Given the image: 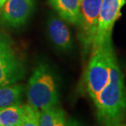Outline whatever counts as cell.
Instances as JSON below:
<instances>
[{
    "mask_svg": "<svg viewBox=\"0 0 126 126\" xmlns=\"http://www.w3.org/2000/svg\"><path fill=\"white\" fill-rule=\"evenodd\" d=\"M99 122L103 126H119L126 115L124 77L115 53L111 56L109 79L94 102Z\"/></svg>",
    "mask_w": 126,
    "mask_h": 126,
    "instance_id": "1",
    "label": "cell"
},
{
    "mask_svg": "<svg viewBox=\"0 0 126 126\" xmlns=\"http://www.w3.org/2000/svg\"><path fill=\"white\" fill-rule=\"evenodd\" d=\"M103 0H81L78 38L84 54L91 50L94 39Z\"/></svg>",
    "mask_w": 126,
    "mask_h": 126,
    "instance_id": "6",
    "label": "cell"
},
{
    "mask_svg": "<svg viewBox=\"0 0 126 126\" xmlns=\"http://www.w3.org/2000/svg\"><path fill=\"white\" fill-rule=\"evenodd\" d=\"M47 34L55 47L59 50L68 51L73 47V39L66 22L59 16L51 14L48 18Z\"/></svg>",
    "mask_w": 126,
    "mask_h": 126,
    "instance_id": "8",
    "label": "cell"
},
{
    "mask_svg": "<svg viewBox=\"0 0 126 126\" xmlns=\"http://www.w3.org/2000/svg\"><path fill=\"white\" fill-rule=\"evenodd\" d=\"M7 0H0V8H2V6L4 5V3L6 2Z\"/></svg>",
    "mask_w": 126,
    "mask_h": 126,
    "instance_id": "15",
    "label": "cell"
},
{
    "mask_svg": "<svg viewBox=\"0 0 126 126\" xmlns=\"http://www.w3.org/2000/svg\"><path fill=\"white\" fill-rule=\"evenodd\" d=\"M113 54L111 42L91 50V56L85 72V85L88 94L93 102L108 81Z\"/></svg>",
    "mask_w": 126,
    "mask_h": 126,
    "instance_id": "3",
    "label": "cell"
},
{
    "mask_svg": "<svg viewBox=\"0 0 126 126\" xmlns=\"http://www.w3.org/2000/svg\"><path fill=\"white\" fill-rule=\"evenodd\" d=\"M125 3L126 0H103L91 50L111 42L112 29L121 15V8Z\"/></svg>",
    "mask_w": 126,
    "mask_h": 126,
    "instance_id": "5",
    "label": "cell"
},
{
    "mask_svg": "<svg viewBox=\"0 0 126 126\" xmlns=\"http://www.w3.org/2000/svg\"><path fill=\"white\" fill-rule=\"evenodd\" d=\"M50 6L65 22L78 25L80 22L81 0H49Z\"/></svg>",
    "mask_w": 126,
    "mask_h": 126,
    "instance_id": "9",
    "label": "cell"
},
{
    "mask_svg": "<svg viewBox=\"0 0 126 126\" xmlns=\"http://www.w3.org/2000/svg\"><path fill=\"white\" fill-rule=\"evenodd\" d=\"M24 104H15L0 109V126H19L23 116Z\"/></svg>",
    "mask_w": 126,
    "mask_h": 126,
    "instance_id": "12",
    "label": "cell"
},
{
    "mask_svg": "<svg viewBox=\"0 0 126 126\" xmlns=\"http://www.w3.org/2000/svg\"><path fill=\"white\" fill-rule=\"evenodd\" d=\"M25 87L22 85L13 84L0 87V109L22 103Z\"/></svg>",
    "mask_w": 126,
    "mask_h": 126,
    "instance_id": "11",
    "label": "cell"
},
{
    "mask_svg": "<svg viewBox=\"0 0 126 126\" xmlns=\"http://www.w3.org/2000/svg\"><path fill=\"white\" fill-rule=\"evenodd\" d=\"M33 6V0H7L2 6L0 23L12 29L25 25L32 14Z\"/></svg>",
    "mask_w": 126,
    "mask_h": 126,
    "instance_id": "7",
    "label": "cell"
},
{
    "mask_svg": "<svg viewBox=\"0 0 126 126\" xmlns=\"http://www.w3.org/2000/svg\"><path fill=\"white\" fill-rule=\"evenodd\" d=\"M25 76V67L10 37L0 34V87L16 84Z\"/></svg>",
    "mask_w": 126,
    "mask_h": 126,
    "instance_id": "4",
    "label": "cell"
},
{
    "mask_svg": "<svg viewBox=\"0 0 126 126\" xmlns=\"http://www.w3.org/2000/svg\"><path fill=\"white\" fill-rule=\"evenodd\" d=\"M28 103L41 110L58 105L59 87L54 72L47 63H38L26 87Z\"/></svg>",
    "mask_w": 126,
    "mask_h": 126,
    "instance_id": "2",
    "label": "cell"
},
{
    "mask_svg": "<svg viewBox=\"0 0 126 126\" xmlns=\"http://www.w3.org/2000/svg\"><path fill=\"white\" fill-rule=\"evenodd\" d=\"M40 110L30 104H24L23 116L19 126H40Z\"/></svg>",
    "mask_w": 126,
    "mask_h": 126,
    "instance_id": "13",
    "label": "cell"
},
{
    "mask_svg": "<svg viewBox=\"0 0 126 126\" xmlns=\"http://www.w3.org/2000/svg\"><path fill=\"white\" fill-rule=\"evenodd\" d=\"M66 126H83L81 123H79L77 120L72 119V118H69L68 120H67Z\"/></svg>",
    "mask_w": 126,
    "mask_h": 126,
    "instance_id": "14",
    "label": "cell"
},
{
    "mask_svg": "<svg viewBox=\"0 0 126 126\" xmlns=\"http://www.w3.org/2000/svg\"><path fill=\"white\" fill-rule=\"evenodd\" d=\"M66 112L58 105L40 110V126H66Z\"/></svg>",
    "mask_w": 126,
    "mask_h": 126,
    "instance_id": "10",
    "label": "cell"
}]
</instances>
